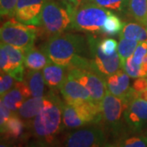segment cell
Instances as JSON below:
<instances>
[{"mask_svg": "<svg viewBox=\"0 0 147 147\" xmlns=\"http://www.w3.org/2000/svg\"><path fill=\"white\" fill-rule=\"evenodd\" d=\"M104 131L99 127H89L67 134L64 146L69 147L103 146L106 144Z\"/></svg>", "mask_w": 147, "mask_h": 147, "instance_id": "cell-8", "label": "cell"}, {"mask_svg": "<svg viewBox=\"0 0 147 147\" xmlns=\"http://www.w3.org/2000/svg\"><path fill=\"white\" fill-rule=\"evenodd\" d=\"M31 96L30 88L24 79L23 81H16L14 87L10 91L3 96H1V99L8 109L16 113L22 104Z\"/></svg>", "mask_w": 147, "mask_h": 147, "instance_id": "cell-13", "label": "cell"}, {"mask_svg": "<svg viewBox=\"0 0 147 147\" xmlns=\"http://www.w3.org/2000/svg\"><path fill=\"white\" fill-rule=\"evenodd\" d=\"M45 2L46 0H18L14 17L21 23L39 26Z\"/></svg>", "mask_w": 147, "mask_h": 147, "instance_id": "cell-11", "label": "cell"}, {"mask_svg": "<svg viewBox=\"0 0 147 147\" xmlns=\"http://www.w3.org/2000/svg\"><path fill=\"white\" fill-rule=\"evenodd\" d=\"M147 54V42H139L135 52L132 55L134 62L137 65H141L144 57Z\"/></svg>", "mask_w": 147, "mask_h": 147, "instance_id": "cell-32", "label": "cell"}, {"mask_svg": "<svg viewBox=\"0 0 147 147\" xmlns=\"http://www.w3.org/2000/svg\"><path fill=\"white\" fill-rule=\"evenodd\" d=\"M21 116L14 113L3 126L1 127V133L5 139L16 140L23 134L25 124Z\"/></svg>", "mask_w": 147, "mask_h": 147, "instance_id": "cell-19", "label": "cell"}, {"mask_svg": "<svg viewBox=\"0 0 147 147\" xmlns=\"http://www.w3.org/2000/svg\"><path fill=\"white\" fill-rule=\"evenodd\" d=\"M59 89L66 103L92 100L88 90L69 73L60 85Z\"/></svg>", "mask_w": 147, "mask_h": 147, "instance_id": "cell-12", "label": "cell"}, {"mask_svg": "<svg viewBox=\"0 0 147 147\" xmlns=\"http://www.w3.org/2000/svg\"><path fill=\"white\" fill-rule=\"evenodd\" d=\"M123 68L131 78L137 79L139 77H143L141 65H137L134 62L132 56L127 58L123 65Z\"/></svg>", "mask_w": 147, "mask_h": 147, "instance_id": "cell-28", "label": "cell"}, {"mask_svg": "<svg viewBox=\"0 0 147 147\" xmlns=\"http://www.w3.org/2000/svg\"><path fill=\"white\" fill-rule=\"evenodd\" d=\"M63 104L55 95L45 96L44 106L32 122V131L38 139L49 143L61 131Z\"/></svg>", "mask_w": 147, "mask_h": 147, "instance_id": "cell-2", "label": "cell"}, {"mask_svg": "<svg viewBox=\"0 0 147 147\" xmlns=\"http://www.w3.org/2000/svg\"><path fill=\"white\" fill-rule=\"evenodd\" d=\"M14 113L15 112L11 111L10 109H8L6 106L3 100L1 99L0 100V126L1 127L5 124Z\"/></svg>", "mask_w": 147, "mask_h": 147, "instance_id": "cell-34", "label": "cell"}, {"mask_svg": "<svg viewBox=\"0 0 147 147\" xmlns=\"http://www.w3.org/2000/svg\"><path fill=\"white\" fill-rule=\"evenodd\" d=\"M62 123L67 128H77L85 125L73 105L65 102L62 107Z\"/></svg>", "mask_w": 147, "mask_h": 147, "instance_id": "cell-22", "label": "cell"}, {"mask_svg": "<svg viewBox=\"0 0 147 147\" xmlns=\"http://www.w3.org/2000/svg\"><path fill=\"white\" fill-rule=\"evenodd\" d=\"M42 51L53 63L64 66L68 70L91 69L88 41L80 34L61 33L50 37L42 45Z\"/></svg>", "mask_w": 147, "mask_h": 147, "instance_id": "cell-1", "label": "cell"}, {"mask_svg": "<svg viewBox=\"0 0 147 147\" xmlns=\"http://www.w3.org/2000/svg\"><path fill=\"white\" fill-rule=\"evenodd\" d=\"M132 89L137 93H141L147 89V77H139L134 80L132 86Z\"/></svg>", "mask_w": 147, "mask_h": 147, "instance_id": "cell-35", "label": "cell"}, {"mask_svg": "<svg viewBox=\"0 0 147 147\" xmlns=\"http://www.w3.org/2000/svg\"><path fill=\"white\" fill-rule=\"evenodd\" d=\"M83 1L84 0H62L64 4L68 7L69 8V10L71 11V12L76 7H78L79 5H81Z\"/></svg>", "mask_w": 147, "mask_h": 147, "instance_id": "cell-36", "label": "cell"}, {"mask_svg": "<svg viewBox=\"0 0 147 147\" xmlns=\"http://www.w3.org/2000/svg\"><path fill=\"white\" fill-rule=\"evenodd\" d=\"M25 80L31 92L32 97L44 96L45 80L43 74L40 70H34L29 69L25 74Z\"/></svg>", "mask_w": 147, "mask_h": 147, "instance_id": "cell-16", "label": "cell"}, {"mask_svg": "<svg viewBox=\"0 0 147 147\" xmlns=\"http://www.w3.org/2000/svg\"><path fill=\"white\" fill-rule=\"evenodd\" d=\"M90 49L91 69L102 78L111 75L123 68L118 52L105 55L100 48V40L92 36L88 38Z\"/></svg>", "mask_w": 147, "mask_h": 147, "instance_id": "cell-7", "label": "cell"}, {"mask_svg": "<svg viewBox=\"0 0 147 147\" xmlns=\"http://www.w3.org/2000/svg\"><path fill=\"white\" fill-rule=\"evenodd\" d=\"M37 34L35 26L26 25L13 19L4 22L0 29L1 42L18 47L25 53L34 47Z\"/></svg>", "mask_w": 147, "mask_h": 147, "instance_id": "cell-5", "label": "cell"}, {"mask_svg": "<svg viewBox=\"0 0 147 147\" xmlns=\"http://www.w3.org/2000/svg\"><path fill=\"white\" fill-rule=\"evenodd\" d=\"M119 36L123 38L136 40L138 42H147V27L139 22L124 23Z\"/></svg>", "mask_w": 147, "mask_h": 147, "instance_id": "cell-18", "label": "cell"}, {"mask_svg": "<svg viewBox=\"0 0 147 147\" xmlns=\"http://www.w3.org/2000/svg\"><path fill=\"white\" fill-rule=\"evenodd\" d=\"M40 18L39 26L50 38L71 27L72 12L66 5L64 7L55 0H46Z\"/></svg>", "mask_w": 147, "mask_h": 147, "instance_id": "cell-3", "label": "cell"}, {"mask_svg": "<svg viewBox=\"0 0 147 147\" xmlns=\"http://www.w3.org/2000/svg\"><path fill=\"white\" fill-rule=\"evenodd\" d=\"M68 73L88 90L94 102H101L108 92L104 78L91 69H72L68 70Z\"/></svg>", "mask_w": 147, "mask_h": 147, "instance_id": "cell-9", "label": "cell"}, {"mask_svg": "<svg viewBox=\"0 0 147 147\" xmlns=\"http://www.w3.org/2000/svg\"><path fill=\"white\" fill-rule=\"evenodd\" d=\"M146 27H147V24H146Z\"/></svg>", "mask_w": 147, "mask_h": 147, "instance_id": "cell-38", "label": "cell"}, {"mask_svg": "<svg viewBox=\"0 0 147 147\" xmlns=\"http://www.w3.org/2000/svg\"><path fill=\"white\" fill-rule=\"evenodd\" d=\"M138 43L139 42L136 40H131V39L120 38V40L118 44V53L119 55L123 66L127 59L133 55Z\"/></svg>", "mask_w": 147, "mask_h": 147, "instance_id": "cell-25", "label": "cell"}, {"mask_svg": "<svg viewBox=\"0 0 147 147\" xmlns=\"http://www.w3.org/2000/svg\"><path fill=\"white\" fill-rule=\"evenodd\" d=\"M52 62L42 51L32 47L25 53L24 65L27 69L40 70Z\"/></svg>", "mask_w": 147, "mask_h": 147, "instance_id": "cell-17", "label": "cell"}, {"mask_svg": "<svg viewBox=\"0 0 147 147\" xmlns=\"http://www.w3.org/2000/svg\"><path fill=\"white\" fill-rule=\"evenodd\" d=\"M14 78L7 72L1 71L0 76V94L1 96L7 93L14 87Z\"/></svg>", "mask_w": 147, "mask_h": 147, "instance_id": "cell-30", "label": "cell"}, {"mask_svg": "<svg viewBox=\"0 0 147 147\" xmlns=\"http://www.w3.org/2000/svg\"><path fill=\"white\" fill-rule=\"evenodd\" d=\"M139 96L143 98V99H145L146 100H147V89L146 91L141 92V93H139Z\"/></svg>", "mask_w": 147, "mask_h": 147, "instance_id": "cell-37", "label": "cell"}, {"mask_svg": "<svg viewBox=\"0 0 147 147\" xmlns=\"http://www.w3.org/2000/svg\"><path fill=\"white\" fill-rule=\"evenodd\" d=\"M0 67H1V71H4L7 73L11 69L9 57L7 55L6 49L2 44H1V48H0Z\"/></svg>", "mask_w": 147, "mask_h": 147, "instance_id": "cell-33", "label": "cell"}, {"mask_svg": "<svg viewBox=\"0 0 147 147\" xmlns=\"http://www.w3.org/2000/svg\"><path fill=\"white\" fill-rule=\"evenodd\" d=\"M110 12L105 7L86 2L72 11L71 28L86 33L100 31Z\"/></svg>", "mask_w": 147, "mask_h": 147, "instance_id": "cell-4", "label": "cell"}, {"mask_svg": "<svg viewBox=\"0 0 147 147\" xmlns=\"http://www.w3.org/2000/svg\"><path fill=\"white\" fill-rule=\"evenodd\" d=\"M118 44L117 41L111 38H105L100 41V50L105 55H112L118 52Z\"/></svg>", "mask_w": 147, "mask_h": 147, "instance_id": "cell-31", "label": "cell"}, {"mask_svg": "<svg viewBox=\"0 0 147 147\" xmlns=\"http://www.w3.org/2000/svg\"><path fill=\"white\" fill-rule=\"evenodd\" d=\"M127 12L135 21L146 26L147 0H128Z\"/></svg>", "mask_w": 147, "mask_h": 147, "instance_id": "cell-21", "label": "cell"}, {"mask_svg": "<svg viewBox=\"0 0 147 147\" xmlns=\"http://www.w3.org/2000/svg\"><path fill=\"white\" fill-rule=\"evenodd\" d=\"M123 120L132 131L141 132L147 129V100L139 95L134 96L124 112Z\"/></svg>", "mask_w": 147, "mask_h": 147, "instance_id": "cell-10", "label": "cell"}, {"mask_svg": "<svg viewBox=\"0 0 147 147\" xmlns=\"http://www.w3.org/2000/svg\"><path fill=\"white\" fill-rule=\"evenodd\" d=\"M86 2L96 4L108 10L115 11L119 12L127 10L128 5V0H86Z\"/></svg>", "mask_w": 147, "mask_h": 147, "instance_id": "cell-26", "label": "cell"}, {"mask_svg": "<svg viewBox=\"0 0 147 147\" xmlns=\"http://www.w3.org/2000/svg\"><path fill=\"white\" fill-rule=\"evenodd\" d=\"M130 76L122 69L105 78L107 91L111 94L125 97L130 93Z\"/></svg>", "mask_w": 147, "mask_h": 147, "instance_id": "cell-14", "label": "cell"}, {"mask_svg": "<svg viewBox=\"0 0 147 147\" xmlns=\"http://www.w3.org/2000/svg\"><path fill=\"white\" fill-rule=\"evenodd\" d=\"M45 104V96L32 97L27 99L17 111L18 115L23 119H33L41 111Z\"/></svg>", "mask_w": 147, "mask_h": 147, "instance_id": "cell-20", "label": "cell"}, {"mask_svg": "<svg viewBox=\"0 0 147 147\" xmlns=\"http://www.w3.org/2000/svg\"><path fill=\"white\" fill-rule=\"evenodd\" d=\"M124 23H123L119 16L110 12L108 15L103 26L100 28V32L107 35H115L119 34L123 27Z\"/></svg>", "mask_w": 147, "mask_h": 147, "instance_id": "cell-23", "label": "cell"}, {"mask_svg": "<svg viewBox=\"0 0 147 147\" xmlns=\"http://www.w3.org/2000/svg\"><path fill=\"white\" fill-rule=\"evenodd\" d=\"M68 73V69L55 63H50L42 69V74L45 84L49 88H56L60 87Z\"/></svg>", "mask_w": 147, "mask_h": 147, "instance_id": "cell-15", "label": "cell"}, {"mask_svg": "<svg viewBox=\"0 0 147 147\" xmlns=\"http://www.w3.org/2000/svg\"><path fill=\"white\" fill-rule=\"evenodd\" d=\"M18 0H0L1 16L13 17L15 16L16 7Z\"/></svg>", "mask_w": 147, "mask_h": 147, "instance_id": "cell-29", "label": "cell"}, {"mask_svg": "<svg viewBox=\"0 0 147 147\" xmlns=\"http://www.w3.org/2000/svg\"><path fill=\"white\" fill-rule=\"evenodd\" d=\"M115 146L122 147H146L147 146V134L126 138L119 141Z\"/></svg>", "mask_w": 147, "mask_h": 147, "instance_id": "cell-27", "label": "cell"}, {"mask_svg": "<svg viewBox=\"0 0 147 147\" xmlns=\"http://www.w3.org/2000/svg\"><path fill=\"white\" fill-rule=\"evenodd\" d=\"M137 95L139 93L136 92L132 88L130 93L125 97L117 96L109 92H106L100 102L102 119L114 131L121 128L122 119H123L124 112L129 105L130 100Z\"/></svg>", "mask_w": 147, "mask_h": 147, "instance_id": "cell-6", "label": "cell"}, {"mask_svg": "<svg viewBox=\"0 0 147 147\" xmlns=\"http://www.w3.org/2000/svg\"><path fill=\"white\" fill-rule=\"evenodd\" d=\"M1 44L5 48L7 53V55L9 57V61H10L11 65L10 71L11 69H14L25 65H24L25 53L22 50H21L18 47H14L12 45H10V44H7V43H4V42H1Z\"/></svg>", "mask_w": 147, "mask_h": 147, "instance_id": "cell-24", "label": "cell"}]
</instances>
